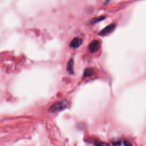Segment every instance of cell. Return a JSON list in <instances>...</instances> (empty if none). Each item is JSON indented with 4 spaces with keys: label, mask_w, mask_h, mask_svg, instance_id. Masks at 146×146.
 Returning a JSON list of instances; mask_svg holds the SVG:
<instances>
[{
    "label": "cell",
    "mask_w": 146,
    "mask_h": 146,
    "mask_svg": "<svg viewBox=\"0 0 146 146\" xmlns=\"http://www.w3.org/2000/svg\"><path fill=\"white\" fill-rule=\"evenodd\" d=\"M68 104L69 102L67 100L60 101L51 106L50 107L48 111L51 112H57L66 108L68 106Z\"/></svg>",
    "instance_id": "cell-1"
},
{
    "label": "cell",
    "mask_w": 146,
    "mask_h": 146,
    "mask_svg": "<svg viewBox=\"0 0 146 146\" xmlns=\"http://www.w3.org/2000/svg\"><path fill=\"white\" fill-rule=\"evenodd\" d=\"M100 48V42L98 40H94L91 41L88 46V49L91 53L96 52Z\"/></svg>",
    "instance_id": "cell-2"
},
{
    "label": "cell",
    "mask_w": 146,
    "mask_h": 146,
    "mask_svg": "<svg viewBox=\"0 0 146 146\" xmlns=\"http://www.w3.org/2000/svg\"><path fill=\"white\" fill-rule=\"evenodd\" d=\"M116 25L114 23H111L108 26H107L106 27L103 29L99 33V34L101 35H104L106 34H108L109 33H111L112 32L114 29H115Z\"/></svg>",
    "instance_id": "cell-3"
},
{
    "label": "cell",
    "mask_w": 146,
    "mask_h": 146,
    "mask_svg": "<svg viewBox=\"0 0 146 146\" xmlns=\"http://www.w3.org/2000/svg\"><path fill=\"white\" fill-rule=\"evenodd\" d=\"M82 39H80L79 38H75L70 42V46L71 48H77L82 44Z\"/></svg>",
    "instance_id": "cell-4"
},
{
    "label": "cell",
    "mask_w": 146,
    "mask_h": 146,
    "mask_svg": "<svg viewBox=\"0 0 146 146\" xmlns=\"http://www.w3.org/2000/svg\"><path fill=\"white\" fill-rule=\"evenodd\" d=\"M95 73V70L92 67H88L84 71V77H89L92 76Z\"/></svg>",
    "instance_id": "cell-5"
},
{
    "label": "cell",
    "mask_w": 146,
    "mask_h": 146,
    "mask_svg": "<svg viewBox=\"0 0 146 146\" xmlns=\"http://www.w3.org/2000/svg\"><path fill=\"white\" fill-rule=\"evenodd\" d=\"M73 66H74V60L72 59H71L67 63V70L70 74H74L73 71Z\"/></svg>",
    "instance_id": "cell-6"
},
{
    "label": "cell",
    "mask_w": 146,
    "mask_h": 146,
    "mask_svg": "<svg viewBox=\"0 0 146 146\" xmlns=\"http://www.w3.org/2000/svg\"><path fill=\"white\" fill-rule=\"evenodd\" d=\"M105 18V17L104 16H99L98 17H96V18H95L92 19V21H91V23H97L99 21H101L102 20H103Z\"/></svg>",
    "instance_id": "cell-7"
},
{
    "label": "cell",
    "mask_w": 146,
    "mask_h": 146,
    "mask_svg": "<svg viewBox=\"0 0 146 146\" xmlns=\"http://www.w3.org/2000/svg\"><path fill=\"white\" fill-rule=\"evenodd\" d=\"M96 146H110L108 144H107V143H104V142H102V143H98L96 144Z\"/></svg>",
    "instance_id": "cell-8"
},
{
    "label": "cell",
    "mask_w": 146,
    "mask_h": 146,
    "mask_svg": "<svg viewBox=\"0 0 146 146\" xmlns=\"http://www.w3.org/2000/svg\"><path fill=\"white\" fill-rule=\"evenodd\" d=\"M113 146H121V142L120 141H115L112 143Z\"/></svg>",
    "instance_id": "cell-9"
},
{
    "label": "cell",
    "mask_w": 146,
    "mask_h": 146,
    "mask_svg": "<svg viewBox=\"0 0 146 146\" xmlns=\"http://www.w3.org/2000/svg\"><path fill=\"white\" fill-rule=\"evenodd\" d=\"M124 145H125V146H131V143H129V142L127 141H124Z\"/></svg>",
    "instance_id": "cell-10"
}]
</instances>
